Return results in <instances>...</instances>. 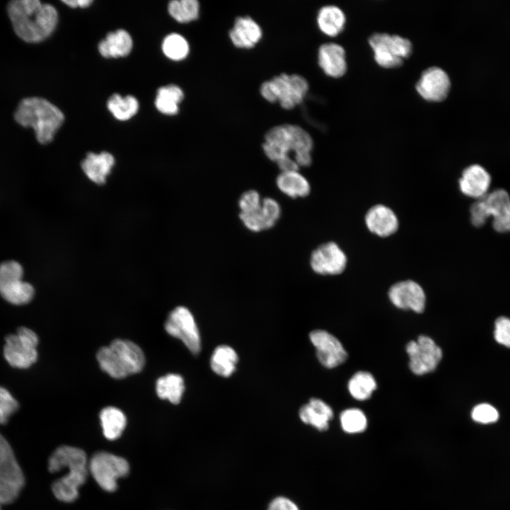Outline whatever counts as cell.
<instances>
[{"label": "cell", "mask_w": 510, "mask_h": 510, "mask_svg": "<svg viewBox=\"0 0 510 510\" xmlns=\"http://www.w3.org/2000/svg\"><path fill=\"white\" fill-rule=\"evenodd\" d=\"M374 377L368 372L359 371L355 373L348 383L351 395L358 400H368L376 389Z\"/></svg>", "instance_id": "836d02e7"}, {"label": "cell", "mask_w": 510, "mask_h": 510, "mask_svg": "<svg viewBox=\"0 0 510 510\" xmlns=\"http://www.w3.org/2000/svg\"><path fill=\"white\" fill-rule=\"evenodd\" d=\"M470 214L471 224L475 227L484 226L492 217V225L497 232H509L510 196L504 188L489 192L470 205Z\"/></svg>", "instance_id": "8992f818"}, {"label": "cell", "mask_w": 510, "mask_h": 510, "mask_svg": "<svg viewBox=\"0 0 510 510\" xmlns=\"http://www.w3.org/2000/svg\"><path fill=\"white\" fill-rule=\"evenodd\" d=\"M340 421L343 430L349 434L363 431L367 426V419L358 409H348L341 412Z\"/></svg>", "instance_id": "8d00e7d4"}, {"label": "cell", "mask_w": 510, "mask_h": 510, "mask_svg": "<svg viewBox=\"0 0 510 510\" xmlns=\"http://www.w3.org/2000/svg\"><path fill=\"white\" fill-rule=\"evenodd\" d=\"M450 88V81L448 74L438 67H431L421 74L416 90L425 100L432 102L443 101L448 96Z\"/></svg>", "instance_id": "2e32d148"}, {"label": "cell", "mask_w": 510, "mask_h": 510, "mask_svg": "<svg viewBox=\"0 0 510 510\" xmlns=\"http://www.w3.org/2000/svg\"><path fill=\"white\" fill-rule=\"evenodd\" d=\"M13 116L21 126L32 128L38 142L42 144L52 141L64 120L63 113L57 106L40 97L22 99Z\"/></svg>", "instance_id": "277c9868"}, {"label": "cell", "mask_w": 510, "mask_h": 510, "mask_svg": "<svg viewBox=\"0 0 510 510\" xmlns=\"http://www.w3.org/2000/svg\"><path fill=\"white\" fill-rule=\"evenodd\" d=\"M164 327L169 335L180 339L192 353L200 352L198 329L188 309L183 306L176 307L169 314Z\"/></svg>", "instance_id": "7c38bea8"}, {"label": "cell", "mask_w": 510, "mask_h": 510, "mask_svg": "<svg viewBox=\"0 0 510 510\" xmlns=\"http://www.w3.org/2000/svg\"><path fill=\"white\" fill-rule=\"evenodd\" d=\"M1 504H1V502H0V510H1Z\"/></svg>", "instance_id": "f6af8a7d"}, {"label": "cell", "mask_w": 510, "mask_h": 510, "mask_svg": "<svg viewBox=\"0 0 510 510\" xmlns=\"http://www.w3.org/2000/svg\"><path fill=\"white\" fill-rule=\"evenodd\" d=\"M471 417L479 424H488L496 422L499 419V414L497 408L491 404L482 402L472 408Z\"/></svg>", "instance_id": "74e56055"}, {"label": "cell", "mask_w": 510, "mask_h": 510, "mask_svg": "<svg viewBox=\"0 0 510 510\" xmlns=\"http://www.w3.org/2000/svg\"><path fill=\"white\" fill-rule=\"evenodd\" d=\"M170 16L179 23H189L199 16L200 5L197 0H173L169 3Z\"/></svg>", "instance_id": "e575fe53"}, {"label": "cell", "mask_w": 510, "mask_h": 510, "mask_svg": "<svg viewBox=\"0 0 510 510\" xmlns=\"http://www.w3.org/2000/svg\"><path fill=\"white\" fill-rule=\"evenodd\" d=\"M229 37L235 47L250 49L261 39L262 30L250 16H239L236 18L233 27L230 30Z\"/></svg>", "instance_id": "7402d4cb"}, {"label": "cell", "mask_w": 510, "mask_h": 510, "mask_svg": "<svg viewBox=\"0 0 510 510\" xmlns=\"http://www.w3.org/2000/svg\"><path fill=\"white\" fill-rule=\"evenodd\" d=\"M23 275L22 266L16 261L0 264V295L11 304H27L33 298L34 288L23 280Z\"/></svg>", "instance_id": "8fae6325"}, {"label": "cell", "mask_w": 510, "mask_h": 510, "mask_svg": "<svg viewBox=\"0 0 510 510\" xmlns=\"http://www.w3.org/2000/svg\"><path fill=\"white\" fill-rule=\"evenodd\" d=\"M25 483L23 473L6 439L0 434V502L8 504L18 497Z\"/></svg>", "instance_id": "9c48e42d"}, {"label": "cell", "mask_w": 510, "mask_h": 510, "mask_svg": "<svg viewBox=\"0 0 510 510\" xmlns=\"http://www.w3.org/2000/svg\"><path fill=\"white\" fill-rule=\"evenodd\" d=\"M310 339L316 348L318 360L326 368L336 367L346 360L347 353L341 343L330 333L314 330L310 332Z\"/></svg>", "instance_id": "9a60e30c"}, {"label": "cell", "mask_w": 510, "mask_h": 510, "mask_svg": "<svg viewBox=\"0 0 510 510\" xmlns=\"http://www.w3.org/2000/svg\"><path fill=\"white\" fill-rule=\"evenodd\" d=\"M390 44L395 56L402 60L409 57L412 52L410 40L400 35H390Z\"/></svg>", "instance_id": "60d3db41"}, {"label": "cell", "mask_w": 510, "mask_h": 510, "mask_svg": "<svg viewBox=\"0 0 510 510\" xmlns=\"http://www.w3.org/2000/svg\"><path fill=\"white\" fill-rule=\"evenodd\" d=\"M238 356L235 351L227 345L217 346L211 356L212 370L222 377H229L235 370Z\"/></svg>", "instance_id": "4dcf8cb0"}, {"label": "cell", "mask_w": 510, "mask_h": 510, "mask_svg": "<svg viewBox=\"0 0 510 510\" xmlns=\"http://www.w3.org/2000/svg\"><path fill=\"white\" fill-rule=\"evenodd\" d=\"M100 421L104 436L110 441L118 438L126 426V417L119 409L107 407L100 413Z\"/></svg>", "instance_id": "f1b7e54d"}, {"label": "cell", "mask_w": 510, "mask_h": 510, "mask_svg": "<svg viewBox=\"0 0 510 510\" xmlns=\"http://www.w3.org/2000/svg\"><path fill=\"white\" fill-rule=\"evenodd\" d=\"M276 183L280 191L291 198H305L311 191L309 181L298 171H280Z\"/></svg>", "instance_id": "4316f807"}, {"label": "cell", "mask_w": 510, "mask_h": 510, "mask_svg": "<svg viewBox=\"0 0 510 510\" xmlns=\"http://www.w3.org/2000/svg\"><path fill=\"white\" fill-rule=\"evenodd\" d=\"M317 60L319 66L329 76L341 77L347 70L346 52L339 44L335 42L322 44L318 50Z\"/></svg>", "instance_id": "44dd1931"}, {"label": "cell", "mask_w": 510, "mask_h": 510, "mask_svg": "<svg viewBox=\"0 0 510 510\" xmlns=\"http://www.w3.org/2000/svg\"><path fill=\"white\" fill-rule=\"evenodd\" d=\"M310 264L312 269L323 276L339 275L347 265V257L341 247L334 242L319 245L311 254Z\"/></svg>", "instance_id": "5bb4252c"}, {"label": "cell", "mask_w": 510, "mask_h": 510, "mask_svg": "<svg viewBox=\"0 0 510 510\" xmlns=\"http://www.w3.org/2000/svg\"><path fill=\"white\" fill-rule=\"evenodd\" d=\"M262 198L259 192L255 190H249L244 192L238 202L240 209L239 213H246L256 208L261 203Z\"/></svg>", "instance_id": "b9f144b4"}, {"label": "cell", "mask_w": 510, "mask_h": 510, "mask_svg": "<svg viewBox=\"0 0 510 510\" xmlns=\"http://www.w3.org/2000/svg\"><path fill=\"white\" fill-rule=\"evenodd\" d=\"M365 224L373 234L387 237L395 233L399 227L396 214L389 207L378 204L368 209L365 215Z\"/></svg>", "instance_id": "ffe728a7"}, {"label": "cell", "mask_w": 510, "mask_h": 510, "mask_svg": "<svg viewBox=\"0 0 510 510\" xmlns=\"http://www.w3.org/2000/svg\"><path fill=\"white\" fill-rule=\"evenodd\" d=\"M114 164V157L108 152H89L81 162V168L91 181L101 185L106 182Z\"/></svg>", "instance_id": "603a6c76"}, {"label": "cell", "mask_w": 510, "mask_h": 510, "mask_svg": "<svg viewBox=\"0 0 510 510\" xmlns=\"http://www.w3.org/2000/svg\"><path fill=\"white\" fill-rule=\"evenodd\" d=\"M93 1L91 0H66L63 1V3L67 4L68 6L71 8H86L92 4Z\"/></svg>", "instance_id": "ee69618b"}, {"label": "cell", "mask_w": 510, "mask_h": 510, "mask_svg": "<svg viewBox=\"0 0 510 510\" xmlns=\"http://www.w3.org/2000/svg\"><path fill=\"white\" fill-rule=\"evenodd\" d=\"M132 40L125 30L108 33L98 44L100 54L106 58L125 57L131 52Z\"/></svg>", "instance_id": "d4e9b609"}, {"label": "cell", "mask_w": 510, "mask_h": 510, "mask_svg": "<svg viewBox=\"0 0 510 510\" xmlns=\"http://www.w3.org/2000/svg\"><path fill=\"white\" fill-rule=\"evenodd\" d=\"M89 472L102 489L113 492L118 488V480L128 475L130 465L124 458L101 450L89 460Z\"/></svg>", "instance_id": "ba28073f"}, {"label": "cell", "mask_w": 510, "mask_h": 510, "mask_svg": "<svg viewBox=\"0 0 510 510\" xmlns=\"http://www.w3.org/2000/svg\"><path fill=\"white\" fill-rule=\"evenodd\" d=\"M162 48L164 54L174 61L185 59L189 52L188 41L178 33L168 35L163 40Z\"/></svg>", "instance_id": "d590c367"}, {"label": "cell", "mask_w": 510, "mask_h": 510, "mask_svg": "<svg viewBox=\"0 0 510 510\" xmlns=\"http://www.w3.org/2000/svg\"><path fill=\"white\" fill-rule=\"evenodd\" d=\"M344 11L334 5L322 6L317 16V26L325 35L335 37L342 32L346 24Z\"/></svg>", "instance_id": "83f0119b"}, {"label": "cell", "mask_w": 510, "mask_h": 510, "mask_svg": "<svg viewBox=\"0 0 510 510\" xmlns=\"http://www.w3.org/2000/svg\"><path fill=\"white\" fill-rule=\"evenodd\" d=\"M6 9L15 33L28 43L47 39L58 22L56 8L38 0L11 1Z\"/></svg>", "instance_id": "7a4b0ae2"}, {"label": "cell", "mask_w": 510, "mask_h": 510, "mask_svg": "<svg viewBox=\"0 0 510 510\" xmlns=\"http://www.w3.org/2000/svg\"><path fill=\"white\" fill-rule=\"evenodd\" d=\"M182 89L174 84L159 88L155 98L157 109L163 114L172 115L178 112V104L183 98Z\"/></svg>", "instance_id": "f546056e"}, {"label": "cell", "mask_w": 510, "mask_h": 510, "mask_svg": "<svg viewBox=\"0 0 510 510\" xmlns=\"http://www.w3.org/2000/svg\"><path fill=\"white\" fill-rule=\"evenodd\" d=\"M409 357V368L416 375H424L434 370L443 356L441 348L432 339L419 336L416 341H411L406 346Z\"/></svg>", "instance_id": "4fadbf2b"}, {"label": "cell", "mask_w": 510, "mask_h": 510, "mask_svg": "<svg viewBox=\"0 0 510 510\" xmlns=\"http://www.w3.org/2000/svg\"><path fill=\"white\" fill-rule=\"evenodd\" d=\"M67 469V473L52 484L55 497L65 503L74 502L79 497V488L88 477L89 460L81 448L70 446L57 448L48 459V470L51 473Z\"/></svg>", "instance_id": "3957f363"}, {"label": "cell", "mask_w": 510, "mask_h": 510, "mask_svg": "<svg viewBox=\"0 0 510 510\" xmlns=\"http://www.w3.org/2000/svg\"><path fill=\"white\" fill-rule=\"evenodd\" d=\"M18 408V402L6 388L0 386V424H6Z\"/></svg>", "instance_id": "f35d334b"}, {"label": "cell", "mask_w": 510, "mask_h": 510, "mask_svg": "<svg viewBox=\"0 0 510 510\" xmlns=\"http://www.w3.org/2000/svg\"><path fill=\"white\" fill-rule=\"evenodd\" d=\"M375 62L384 68H396L401 66L403 60L397 57L390 44V35L385 33L373 34L368 40Z\"/></svg>", "instance_id": "484cf974"}, {"label": "cell", "mask_w": 510, "mask_h": 510, "mask_svg": "<svg viewBox=\"0 0 510 510\" xmlns=\"http://www.w3.org/2000/svg\"><path fill=\"white\" fill-rule=\"evenodd\" d=\"M107 107L113 115L119 120H127L133 117L137 112L139 103L132 96L123 97L115 94L108 100Z\"/></svg>", "instance_id": "d6a6232c"}, {"label": "cell", "mask_w": 510, "mask_h": 510, "mask_svg": "<svg viewBox=\"0 0 510 510\" xmlns=\"http://www.w3.org/2000/svg\"><path fill=\"white\" fill-rule=\"evenodd\" d=\"M493 335L499 344L510 348V317L500 316L496 319Z\"/></svg>", "instance_id": "ab89813d"}, {"label": "cell", "mask_w": 510, "mask_h": 510, "mask_svg": "<svg viewBox=\"0 0 510 510\" xmlns=\"http://www.w3.org/2000/svg\"><path fill=\"white\" fill-rule=\"evenodd\" d=\"M184 391L183 378L178 374L170 373L159 378L156 382V392L161 399H166L173 404H178Z\"/></svg>", "instance_id": "1f68e13d"}, {"label": "cell", "mask_w": 510, "mask_h": 510, "mask_svg": "<svg viewBox=\"0 0 510 510\" xmlns=\"http://www.w3.org/2000/svg\"><path fill=\"white\" fill-rule=\"evenodd\" d=\"M96 358L101 369L114 378L137 373L145 363L142 350L135 343L123 339H115L101 348Z\"/></svg>", "instance_id": "5b68a950"}, {"label": "cell", "mask_w": 510, "mask_h": 510, "mask_svg": "<svg viewBox=\"0 0 510 510\" xmlns=\"http://www.w3.org/2000/svg\"><path fill=\"white\" fill-rule=\"evenodd\" d=\"M392 304L398 308L422 312L425 308L426 295L416 282L406 280L392 285L388 292Z\"/></svg>", "instance_id": "ac0fdd59"}, {"label": "cell", "mask_w": 510, "mask_h": 510, "mask_svg": "<svg viewBox=\"0 0 510 510\" xmlns=\"http://www.w3.org/2000/svg\"><path fill=\"white\" fill-rule=\"evenodd\" d=\"M281 209L277 200L264 198L259 206L246 213H239V219L250 231L259 232L272 228L279 220Z\"/></svg>", "instance_id": "e0dca14e"}, {"label": "cell", "mask_w": 510, "mask_h": 510, "mask_svg": "<svg viewBox=\"0 0 510 510\" xmlns=\"http://www.w3.org/2000/svg\"><path fill=\"white\" fill-rule=\"evenodd\" d=\"M299 416L303 423L319 431H325L329 428V422L333 417V411L324 401L312 398L300 409Z\"/></svg>", "instance_id": "cb8c5ba5"}, {"label": "cell", "mask_w": 510, "mask_h": 510, "mask_svg": "<svg viewBox=\"0 0 510 510\" xmlns=\"http://www.w3.org/2000/svg\"><path fill=\"white\" fill-rule=\"evenodd\" d=\"M262 149L280 171H298L312 164V138L298 125L282 124L271 128L264 136Z\"/></svg>", "instance_id": "6da1fadb"}, {"label": "cell", "mask_w": 510, "mask_h": 510, "mask_svg": "<svg viewBox=\"0 0 510 510\" xmlns=\"http://www.w3.org/2000/svg\"><path fill=\"white\" fill-rule=\"evenodd\" d=\"M491 182L489 173L481 165L474 164L463 169L458 184L463 195L479 200L489 193Z\"/></svg>", "instance_id": "d6986e66"}, {"label": "cell", "mask_w": 510, "mask_h": 510, "mask_svg": "<svg viewBox=\"0 0 510 510\" xmlns=\"http://www.w3.org/2000/svg\"><path fill=\"white\" fill-rule=\"evenodd\" d=\"M4 355L6 361L17 368H28L38 358L37 334L26 327L18 328L17 333L6 337Z\"/></svg>", "instance_id": "30bf717a"}, {"label": "cell", "mask_w": 510, "mask_h": 510, "mask_svg": "<svg viewBox=\"0 0 510 510\" xmlns=\"http://www.w3.org/2000/svg\"><path fill=\"white\" fill-rule=\"evenodd\" d=\"M267 510H300V509L290 499L278 496L270 502Z\"/></svg>", "instance_id": "7bdbcfd3"}, {"label": "cell", "mask_w": 510, "mask_h": 510, "mask_svg": "<svg viewBox=\"0 0 510 510\" xmlns=\"http://www.w3.org/2000/svg\"><path fill=\"white\" fill-rule=\"evenodd\" d=\"M308 89V82L301 75L282 73L264 81L260 93L267 101L278 102L283 108L291 110L303 101Z\"/></svg>", "instance_id": "52a82bcc"}]
</instances>
